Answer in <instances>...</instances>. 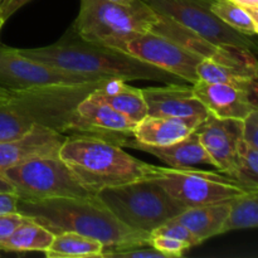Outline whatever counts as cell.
<instances>
[{
    "label": "cell",
    "instance_id": "obj_37",
    "mask_svg": "<svg viewBox=\"0 0 258 258\" xmlns=\"http://www.w3.org/2000/svg\"><path fill=\"white\" fill-rule=\"evenodd\" d=\"M110 2L120 3V4H130V3H133L134 0H110Z\"/></svg>",
    "mask_w": 258,
    "mask_h": 258
},
{
    "label": "cell",
    "instance_id": "obj_5",
    "mask_svg": "<svg viewBox=\"0 0 258 258\" xmlns=\"http://www.w3.org/2000/svg\"><path fill=\"white\" fill-rule=\"evenodd\" d=\"M96 197L118 221L148 233L186 209L154 178L103 188Z\"/></svg>",
    "mask_w": 258,
    "mask_h": 258
},
{
    "label": "cell",
    "instance_id": "obj_24",
    "mask_svg": "<svg viewBox=\"0 0 258 258\" xmlns=\"http://www.w3.org/2000/svg\"><path fill=\"white\" fill-rule=\"evenodd\" d=\"M258 226V191H248L229 201V211L222 233Z\"/></svg>",
    "mask_w": 258,
    "mask_h": 258
},
{
    "label": "cell",
    "instance_id": "obj_27",
    "mask_svg": "<svg viewBox=\"0 0 258 258\" xmlns=\"http://www.w3.org/2000/svg\"><path fill=\"white\" fill-rule=\"evenodd\" d=\"M151 236H164V237H170V238L178 239V241L185 242L190 247L198 246L199 241L194 237V234L186 228L185 226L180 223V222L176 221L175 218L169 219L165 223H163L161 226H159L158 228L154 229L151 232Z\"/></svg>",
    "mask_w": 258,
    "mask_h": 258
},
{
    "label": "cell",
    "instance_id": "obj_32",
    "mask_svg": "<svg viewBox=\"0 0 258 258\" xmlns=\"http://www.w3.org/2000/svg\"><path fill=\"white\" fill-rule=\"evenodd\" d=\"M32 0H0V13L5 20Z\"/></svg>",
    "mask_w": 258,
    "mask_h": 258
},
{
    "label": "cell",
    "instance_id": "obj_28",
    "mask_svg": "<svg viewBox=\"0 0 258 258\" xmlns=\"http://www.w3.org/2000/svg\"><path fill=\"white\" fill-rule=\"evenodd\" d=\"M149 246L158 249L166 258L181 257L186 251L191 248L185 242L164 236H151L149 239Z\"/></svg>",
    "mask_w": 258,
    "mask_h": 258
},
{
    "label": "cell",
    "instance_id": "obj_18",
    "mask_svg": "<svg viewBox=\"0 0 258 258\" xmlns=\"http://www.w3.org/2000/svg\"><path fill=\"white\" fill-rule=\"evenodd\" d=\"M202 121L203 120L199 117L146 116L135 125L133 139L146 145H169L194 133Z\"/></svg>",
    "mask_w": 258,
    "mask_h": 258
},
{
    "label": "cell",
    "instance_id": "obj_4",
    "mask_svg": "<svg viewBox=\"0 0 258 258\" xmlns=\"http://www.w3.org/2000/svg\"><path fill=\"white\" fill-rule=\"evenodd\" d=\"M58 155L93 196L103 188L155 178L159 173V166L134 158L121 146L88 136H67Z\"/></svg>",
    "mask_w": 258,
    "mask_h": 258
},
{
    "label": "cell",
    "instance_id": "obj_10",
    "mask_svg": "<svg viewBox=\"0 0 258 258\" xmlns=\"http://www.w3.org/2000/svg\"><path fill=\"white\" fill-rule=\"evenodd\" d=\"M158 14L170 18L178 24L208 42L219 45H231L257 52L256 37L246 35L222 22L211 7L214 0H143Z\"/></svg>",
    "mask_w": 258,
    "mask_h": 258
},
{
    "label": "cell",
    "instance_id": "obj_31",
    "mask_svg": "<svg viewBox=\"0 0 258 258\" xmlns=\"http://www.w3.org/2000/svg\"><path fill=\"white\" fill-rule=\"evenodd\" d=\"M27 217L18 212L0 213V242L10 236L22 223L27 221Z\"/></svg>",
    "mask_w": 258,
    "mask_h": 258
},
{
    "label": "cell",
    "instance_id": "obj_7",
    "mask_svg": "<svg viewBox=\"0 0 258 258\" xmlns=\"http://www.w3.org/2000/svg\"><path fill=\"white\" fill-rule=\"evenodd\" d=\"M156 13L143 0L120 4L110 0H81L72 28L83 39L102 43L131 32H149Z\"/></svg>",
    "mask_w": 258,
    "mask_h": 258
},
{
    "label": "cell",
    "instance_id": "obj_36",
    "mask_svg": "<svg viewBox=\"0 0 258 258\" xmlns=\"http://www.w3.org/2000/svg\"><path fill=\"white\" fill-rule=\"evenodd\" d=\"M10 97H12V91H8L5 88L0 87V105L7 102Z\"/></svg>",
    "mask_w": 258,
    "mask_h": 258
},
{
    "label": "cell",
    "instance_id": "obj_25",
    "mask_svg": "<svg viewBox=\"0 0 258 258\" xmlns=\"http://www.w3.org/2000/svg\"><path fill=\"white\" fill-rule=\"evenodd\" d=\"M212 12L232 29L246 35L256 37L258 33V17L246 8L239 7L229 0H214Z\"/></svg>",
    "mask_w": 258,
    "mask_h": 258
},
{
    "label": "cell",
    "instance_id": "obj_8",
    "mask_svg": "<svg viewBox=\"0 0 258 258\" xmlns=\"http://www.w3.org/2000/svg\"><path fill=\"white\" fill-rule=\"evenodd\" d=\"M100 44L166 71L190 85L198 81L197 66L203 58L163 35L153 32H131L108 38Z\"/></svg>",
    "mask_w": 258,
    "mask_h": 258
},
{
    "label": "cell",
    "instance_id": "obj_11",
    "mask_svg": "<svg viewBox=\"0 0 258 258\" xmlns=\"http://www.w3.org/2000/svg\"><path fill=\"white\" fill-rule=\"evenodd\" d=\"M96 81L103 80L60 70L49 63L22 54L18 48L0 45V87L8 91H25L57 85H80Z\"/></svg>",
    "mask_w": 258,
    "mask_h": 258
},
{
    "label": "cell",
    "instance_id": "obj_34",
    "mask_svg": "<svg viewBox=\"0 0 258 258\" xmlns=\"http://www.w3.org/2000/svg\"><path fill=\"white\" fill-rule=\"evenodd\" d=\"M229 2L234 3V4L239 5V7L246 8L252 14L258 17V0H229Z\"/></svg>",
    "mask_w": 258,
    "mask_h": 258
},
{
    "label": "cell",
    "instance_id": "obj_12",
    "mask_svg": "<svg viewBox=\"0 0 258 258\" xmlns=\"http://www.w3.org/2000/svg\"><path fill=\"white\" fill-rule=\"evenodd\" d=\"M135 125L130 118L100 100L92 91L77 105L64 135L101 139L123 148L126 141L133 139Z\"/></svg>",
    "mask_w": 258,
    "mask_h": 258
},
{
    "label": "cell",
    "instance_id": "obj_6",
    "mask_svg": "<svg viewBox=\"0 0 258 258\" xmlns=\"http://www.w3.org/2000/svg\"><path fill=\"white\" fill-rule=\"evenodd\" d=\"M0 176L9 181L19 199L42 201L70 197H93L70 166L59 158L39 156L2 171Z\"/></svg>",
    "mask_w": 258,
    "mask_h": 258
},
{
    "label": "cell",
    "instance_id": "obj_29",
    "mask_svg": "<svg viewBox=\"0 0 258 258\" xmlns=\"http://www.w3.org/2000/svg\"><path fill=\"white\" fill-rule=\"evenodd\" d=\"M103 257H121V258H166L158 249L150 246H135L128 248L118 249V251L106 253Z\"/></svg>",
    "mask_w": 258,
    "mask_h": 258
},
{
    "label": "cell",
    "instance_id": "obj_14",
    "mask_svg": "<svg viewBox=\"0 0 258 258\" xmlns=\"http://www.w3.org/2000/svg\"><path fill=\"white\" fill-rule=\"evenodd\" d=\"M191 90L207 111L218 118L243 120L252 111L258 110L257 95L233 86L198 80L191 85Z\"/></svg>",
    "mask_w": 258,
    "mask_h": 258
},
{
    "label": "cell",
    "instance_id": "obj_2",
    "mask_svg": "<svg viewBox=\"0 0 258 258\" xmlns=\"http://www.w3.org/2000/svg\"><path fill=\"white\" fill-rule=\"evenodd\" d=\"M19 52L60 70L81 73L97 80H122L126 82L144 80L165 85L181 82L180 78L171 73L136 59L126 53L83 39L72 27L53 44L19 49Z\"/></svg>",
    "mask_w": 258,
    "mask_h": 258
},
{
    "label": "cell",
    "instance_id": "obj_1",
    "mask_svg": "<svg viewBox=\"0 0 258 258\" xmlns=\"http://www.w3.org/2000/svg\"><path fill=\"white\" fill-rule=\"evenodd\" d=\"M17 212L42 224L53 234L76 232L97 239L103 253L135 246H149L151 234L118 221L96 196L52 198L42 201L18 199Z\"/></svg>",
    "mask_w": 258,
    "mask_h": 258
},
{
    "label": "cell",
    "instance_id": "obj_35",
    "mask_svg": "<svg viewBox=\"0 0 258 258\" xmlns=\"http://www.w3.org/2000/svg\"><path fill=\"white\" fill-rule=\"evenodd\" d=\"M10 191H14L15 193L13 185L9 183V181L5 180L4 178L0 176V193H10Z\"/></svg>",
    "mask_w": 258,
    "mask_h": 258
},
{
    "label": "cell",
    "instance_id": "obj_30",
    "mask_svg": "<svg viewBox=\"0 0 258 258\" xmlns=\"http://www.w3.org/2000/svg\"><path fill=\"white\" fill-rule=\"evenodd\" d=\"M242 140L258 149V110L242 120Z\"/></svg>",
    "mask_w": 258,
    "mask_h": 258
},
{
    "label": "cell",
    "instance_id": "obj_22",
    "mask_svg": "<svg viewBox=\"0 0 258 258\" xmlns=\"http://www.w3.org/2000/svg\"><path fill=\"white\" fill-rule=\"evenodd\" d=\"M43 253L48 258L102 257L103 244L76 232H63L55 234L50 246Z\"/></svg>",
    "mask_w": 258,
    "mask_h": 258
},
{
    "label": "cell",
    "instance_id": "obj_23",
    "mask_svg": "<svg viewBox=\"0 0 258 258\" xmlns=\"http://www.w3.org/2000/svg\"><path fill=\"white\" fill-rule=\"evenodd\" d=\"M198 80L206 82L224 83L233 87L243 90L246 92L257 95V78L251 77L246 73L237 71L228 66L221 64L211 59H202L197 66Z\"/></svg>",
    "mask_w": 258,
    "mask_h": 258
},
{
    "label": "cell",
    "instance_id": "obj_15",
    "mask_svg": "<svg viewBox=\"0 0 258 258\" xmlns=\"http://www.w3.org/2000/svg\"><path fill=\"white\" fill-rule=\"evenodd\" d=\"M141 92L148 107V116L199 117L204 120L209 113L188 86L173 82L166 83L164 87L143 88Z\"/></svg>",
    "mask_w": 258,
    "mask_h": 258
},
{
    "label": "cell",
    "instance_id": "obj_19",
    "mask_svg": "<svg viewBox=\"0 0 258 258\" xmlns=\"http://www.w3.org/2000/svg\"><path fill=\"white\" fill-rule=\"evenodd\" d=\"M93 93L133 122H140L148 116V107L141 90L128 86L126 81L108 80L95 88Z\"/></svg>",
    "mask_w": 258,
    "mask_h": 258
},
{
    "label": "cell",
    "instance_id": "obj_38",
    "mask_svg": "<svg viewBox=\"0 0 258 258\" xmlns=\"http://www.w3.org/2000/svg\"><path fill=\"white\" fill-rule=\"evenodd\" d=\"M4 23H5V19L3 18L2 13H0V30H2V27H3V24H4Z\"/></svg>",
    "mask_w": 258,
    "mask_h": 258
},
{
    "label": "cell",
    "instance_id": "obj_26",
    "mask_svg": "<svg viewBox=\"0 0 258 258\" xmlns=\"http://www.w3.org/2000/svg\"><path fill=\"white\" fill-rule=\"evenodd\" d=\"M236 180L248 190L258 191V149L242 139L237 148Z\"/></svg>",
    "mask_w": 258,
    "mask_h": 258
},
{
    "label": "cell",
    "instance_id": "obj_33",
    "mask_svg": "<svg viewBox=\"0 0 258 258\" xmlns=\"http://www.w3.org/2000/svg\"><path fill=\"white\" fill-rule=\"evenodd\" d=\"M18 199H19V197L14 191H10V193H0V213L17 212Z\"/></svg>",
    "mask_w": 258,
    "mask_h": 258
},
{
    "label": "cell",
    "instance_id": "obj_20",
    "mask_svg": "<svg viewBox=\"0 0 258 258\" xmlns=\"http://www.w3.org/2000/svg\"><path fill=\"white\" fill-rule=\"evenodd\" d=\"M228 211L229 201H226L221 203L186 208L178 217H175V219L185 226L198 239L199 243H202L222 233V227Z\"/></svg>",
    "mask_w": 258,
    "mask_h": 258
},
{
    "label": "cell",
    "instance_id": "obj_21",
    "mask_svg": "<svg viewBox=\"0 0 258 258\" xmlns=\"http://www.w3.org/2000/svg\"><path fill=\"white\" fill-rule=\"evenodd\" d=\"M53 238L54 234L49 229L28 218L24 223L14 229L8 238L0 242V251L44 252L50 246Z\"/></svg>",
    "mask_w": 258,
    "mask_h": 258
},
{
    "label": "cell",
    "instance_id": "obj_13",
    "mask_svg": "<svg viewBox=\"0 0 258 258\" xmlns=\"http://www.w3.org/2000/svg\"><path fill=\"white\" fill-rule=\"evenodd\" d=\"M221 173L236 179L237 148L242 139V120L218 118L208 113L194 130Z\"/></svg>",
    "mask_w": 258,
    "mask_h": 258
},
{
    "label": "cell",
    "instance_id": "obj_3",
    "mask_svg": "<svg viewBox=\"0 0 258 258\" xmlns=\"http://www.w3.org/2000/svg\"><path fill=\"white\" fill-rule=\"evenodd\" d=\"M106 81L12 91L0 105V140L19 139L37 126L64 135L78 103Z\"/></svg>",
    "mask_w": 258,
    "mask_h": 258
},
{
    "label": "cell",
    "instance_id": "obj_16",
    "mask_svg": "<svg viewBox=\"0 0 258 258\" xmlns=\"http://www.w3.org/2000/svg\"><path fill=\"white\" fill-rule=\"evenodd\" d=\"M66 138L58 131L37 126L19 139L0 140V173L29 159L58 155Z\"/></svg>",
    "mask_w": 258,
    "mask_h": 258
},
{
    "label": "cell",
    "instance_id": "obj_9",
    "mask_svg": "<svg viewBox=\"0 0 258 258\" xmlns=\"http://www.w3.org/2000/svg\"><path fill=\"white\" fill-rule=\"evenodd\" d=\"M154 179L185 208L221 203L252 191L223 173L191 168H159Z\"/></svg>",
    "mask_w": 258,
    "mask_h": 258
},
{
    "label": "cell",
    "instance_id": "obj_17",
    "mask_svg": "<svg viewBox=\"0 0 258 258\" xmlns=\"http://www.w3.org/2000/svg\"><path fill=\"white\" fill-rule=\"evenodd\" d=\"M123 148L144 151L150 155L156 156L160 161L165 163L169 168L184 169L196 165H213L211 156L199 141L198 135L191 133L186 138L164 146L146 145L130 139L125 143Z\"/></svg>",
    "mask_w": 258,
    "mask_h": 258
}]
</instances>
